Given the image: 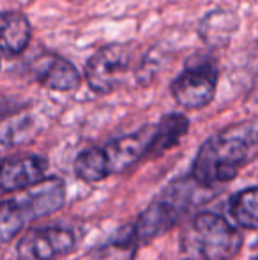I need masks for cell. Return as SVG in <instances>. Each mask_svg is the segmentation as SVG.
<instances>
[{
    "instance_id": "cell-7",
    "label": "cell",
    "mask_w": 258,
    "mask_h": 260,
    "mask_svg": "<svg viewBox=\"0 0 258 260\" xmlns=\"http://www.w3.org/2000/svg\"><path fill=\"white\" fill-rule=\"evenodd\" d=\"M154 127L156 126L149 124V126L140 127L134 133L126 135V137H121L117 140H112L106 145H103L101 152H103L108 174H121V172L128 170L129 167H133L141 157H147L149 145H151L152 135H154Z\"/></svg>"
},
{
    "instance_id": "cell-16",
    "label": "cell",
    "mask_w": 258,
    "mask_h": 260,
    "mask_svg": "<svg viewBox=\"0 0 258 260\" xmlns=\"http://www.w3.org/2000/svg\"><path fill=\"white\" fill-rule=\"evenodd\" d=\"M75 174L83 182H99L110 177L101 147H90L82 151L75 159Z\"/></svg>"
},
{
    "instance_id": "cell-9",
    "label": "cell",
    "mask_w": 258,
    "mask_h": 260,
    "mask_svg": "<svg viewBox=\"0 0 258 260\" xmlns=\"http://www.w3.org/2000/svg\"><path fill=\"white\" fill-rule=\"evenodd\" d=\"M30 73L39 85L57 92H71L82 83L76 66L67 58L53 53H45L35 58L30 66Z\"/></svg>"
},
{
    "instance_id": "cell-5",
    "label": "cell",
    "mask_w": 258,
    "mask_h": 260,
    "mask_svg": "<svg viewBox=\"0 0 258 260\" xmlns=\"http://www.w3.org/2000/svg\"><path fill=\"white\" fill-rule=\"evenodd\" d=\"M217 68L212 60H195L170 85L173 100L186 110H200L212 103L217 87Z\"/></svg>"
},
{
    "instance_id": "cell-8",
    "label": "cell",
    "mask_w": 258,
    "mask_h": 260,
    "mask_svg": "<svg viewBox=\"0 0 258 260\" xmlns=\"http://www.w3.org/2000/svg\"><path fill=\"white\" fill-rule=\"evenodd\" d=\"M48 161L38 154L14 156L0 163V193H20L46 177Z\"/></svg>"
},
{
    "instance_id": "cell-20",
    "label": "cell",
    "mask_w": 258,
    "mask_h": 260,
    "mask_svg": "<svg viewBox=\"0 0 258 260\" xmlns=\"http://www.w3.org/2000/svg\"><path fill=\"white\" fill-rule=\"evenodd\" d=\"M0 163H2V159H0Z\"/></svg>"
},
{
    "instance_id": "cell-1",
    "label": "cell",
    "mask_w": 258,
    "mask_h": 260,
    "mask_svg": "<svg viewBox=\"0 0 258 260\" xmlns=\"http://www.w3.org/2000/svg\"><path fill=\"white\" fill-rule=\"evenodd\" d=\"M256 156L258 127L253 124H235L203 142L190 175L202 186L212 188L234 181Z\"/></svg>"
},
{
    "instance_id": "cell-17",
    "label": "cell",
    "mask_w": 258,
    "mask_h": 260,
    "mask_svg": "<svg viewBox=\"0 0 258 260\" xmlns=\"http://www.w3.org/2000/svg\"><path fill=\"white\" fill-rule=\"evenodd\" d=\"M138 243L131 237L129 230L117 239L94 248L85 260H134L138 251Z\"/></svg>"
},
{
    "instance_id": "cell-10",
    "label": "cell",
    "mask_w": 258,
    "mask_h": 260,
    "mask_svg": "<svg viewBox=\"0 0 258 260\" xmlns=\"http://www.w3.org/2000/svg\"><path fill=\"white\" fill-rule=\"evenodd\" d=\"M20 202L23 204L28 219L45 218L64 206L65 182L60 177H45L32 188L25 189Z\"/></svg>"
},
{
    "instance_id": "cell-18",
    "label": "cell",
    "mask_w": 258,
    "mask_h": 260,
    "mask_svg": "<svg viewBox=\"0 0 258 260\" xmlns=\"http://www.w3.org/2000/svg\"><path fill=\"white\" fill-rule=\"evenodd\" d=\"M23 105L16 103L14 100H9V98H0V117L11 115V113H16L18 110Z\"/></svg>"
},
{
    "instance_id": "cell-6",
    "label": "cell",
    "mask_w": 258,
    "mask_h": 260,
    "mask_svg": "<svg viewBox=\"0 0 258 260\" xmlns=\"http://www.w3.org/2000/svg\"><path fill=\"white\" fill-rule=\"evenodd\" d=\"M76 246V236L65 226L32 229L18 241V260H57L71 253Z\"/></svg>"
},
{
    "instance_id": "cell-2",
    "label": "cell",
    "mask_w": 258,
    "mask_h": 260,
    "mask_svg": "<svg viewBox=\"0 0 258 260\" xmlns=\"http://www.w3.org/2000/svg\"><path fill=\"white\" fill-rule=\"evenodd\" d=\"M203 189H210L202 186L193 177H182L170 184L159 199H156L140 216L133 226H129V234L138 246L151 243L152 239L168 232L173 225L180 221L190 211L191 206L200 199L198 193Z\"/></svg>"
},
{
    "instance_id": "cell-4",
    "label": "cell",
    "mask_w": 258,
    "mask_h": 260,
    "mask_svg": "<svg viewBox=\"0 0 258 260\" xmlns=\"http://www.w3.org/2000/svg\"><path fill=\"white\" fill-rule=\"evenodd\" d=\"M242 246V236L216 212L196 214L180 239L186 260H232Z\"/></svg>"
},
{
    "instance_id": "cell-15",
    "label": "cell",
    "mask_w": 258,
    "mask_h": 260,
    "mask_svg": "<svg viewBox=\"0 0 258 260\" xmlns=\"http://www.w3.org/2000/svg\"><path fill=\"white\" fill-rule=\"evenodd\" d=\"M27 221L28 214L20 199L2 200L0 202V244L13 241L23 230Z\"/></svg>"
},
{
    "instance_id": "cell-3",
    "label": "cell",
    "mask_w": 258,
    "mask_h": 260,
    "mask_svg": "<svg viewBox=\"0 0 258 260\" xmlns=\"http://www.w3.org/2000/svg\"><path fill=\"white\" fill-rule=\"evenodd\" d=\"M143 53L133 43H112L99 48L85 66L87 85L97 94H110L131 80L143 83Z\"/></svg>"
},
{
    "instance_id": "cell-12",
    "label": "cell",
    "mask_w": 258,
    "mask_h": 260,
    "mask_svg": "<svg viewBox=\"0 0 258 260\" xmlns=\"http://www.w3.org/2000/svg\"><path fill=\"white\" fill-rule=\"evenodd\" d=\"M190 120L182 113H166L163 119L156 124L154 135H152L151 145H149L147 157H158L168 152L188 135Z\"/></svg>"
},
{
    "instance_id": "cell-14",
    "label": "cell",
    "mask_w": 258,
    "mask_h": 260,
    "mask_svg": "<svg viewBox=\"0 0 258 260\" xmlns=\"http://www.w3.org/2000/svg\"><path fill=\"white\" fill-rule=\"evenodd\" d=\"M228 212L239 226L258 230V188H246L230 199Z\"/></svg>"
},
{
    "instance_id": "cell-13",
    "label": "cell",
    "mask_w": 258,
    "mask_h": 260,
    "mask_svg": "<svg viewBox=\"0 0 258 260\" xmlns=\"http://www.w3.org/2000/svg\"><path fill=\"white\" fill-rule=\"evenodd\" d=\"M239 28V18L227 9H216L200 21L198 34L209 46L223 48L230 43Z\"/></svg>"
},
{
    "instance_id": "cell-19",
    "label": "cell",
    "mask_w": 258,
    "mask_h": 260,
    "mask_svg": "<svg viewBox=\"0 0 258 260\" xmlns=\"http://www.w3.org/2000/svg\"><path fill=\"white\" fill-rule=\"evenodd\" d=\"M253 62H255V68H256V75H258V41L255 43V53H253Z\"/></svg>"
},
{
    "instance_id": "cell-11",
    "label": "cell",
    "mask_w": 258,
    "mask_h": 260,
    "mask_svg": "<svg viewBox=\"0 0 258 260\" xmlns=\"http://www.w3.org/2000/svg\"><path fill=\"white\" fill-rule=\"evenodd\" d=\"M32 27L27 16L16 11L0 13V58L18 57L27 50Z\"/></svg>"
}]
</instances>
